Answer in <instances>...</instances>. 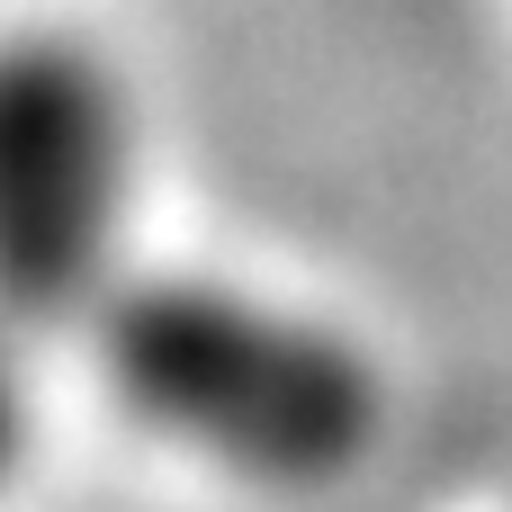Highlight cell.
Returning a JSON list of instances; mask_svg holds the SVG:
<instances>
[{
    "label": "cell",
    "instance_id": "cell-2",
    "mask_svg": "<svg viewBox=\"0 0 512 512\" xmlns=\"http://www.w3.org/2000/svg\"><path fill=\"white\" fill-rule=\"evenodd\" d=\"M144 108L135 81L63 27L0 36V324H90L135 279Z\"/></svg>",
    "mask_w": 512,
    "mask_h": 512
},
{
    "label": "cell",
    "instance_id": "cell-3",
    "mask_svg": "<svg viewBox=\"0 0 512 512\" xmlns=\"http://www.w3.org/2000/svg\"><path fill=\"white\" fill-rule=\"evenodd\" d=\"M18 342H27V333L0 324V495L18 486L27 441H36V396H27V351H18Z\"/></svg>",
    "mask_w": 512,
    "mask_h": 512
},
{
    "label": "cell",
    "instance_id": "cell-1",
    "mask_svg": "<svg viewBox=\"0 0 512 512\" xmlns=\"http://www.w3.org/2000/svg\"><path fill=\"white\" fill-rule=\"evenodd\" d=\"M81 333L117 414L234 486L315 495L369 468L387 441L378 351L279 288L135 261V279Z\"/></svg>",
    "mask_w": 512,
    "mask_h": 512
}]
</instances>
